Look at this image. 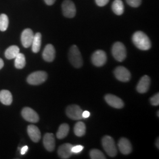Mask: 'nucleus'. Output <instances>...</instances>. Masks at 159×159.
<instances>
[{
	"mask_svg": "<svg viewBox=\"0 0 159 159\" xmlns=\"http://www.w3.org/2000/svg\"><path fill=\"white\" fill-rule=\"evenodd\" d=\"M102 145L104 150L110 157H115L117 153V150L113 139L109 136H105L102 139Z\"/></svg>",
	"mask_w": 159,
	"mask_h": 159,
	"instance_id": "7ed1b4c3",
	"label": "nucleus"
},
{
	"mask_svg": "<svg viewBox=\"0 0 159 159\" xmlns=\"http://www.w3.org/2000/svg\"><path fill=\"white\" fill-rule=\"evenodd\" d=\"M133 44L141 50H148L151 48V41L148 35L142 31H137L132 37Z\"/></svg>",
	"mask_w": 159,
	"mask_h": 159,
	"instance_id": "f257e3e1",
	"label": "nucleus"
},
{
	"mask_svg": "<svg viewBox=\"0 0 159 159\" xmlns=\"http://www.w3.org/2000/svg\"><path fill=\"white\" fill-rule=\"evenodd\" d=\"M85 131L86 127L85 124L82 121L77 122L74 126V133L77 136H83L85 134Z\"/></svg>",
	"mask_w": 159,
	"mask_h": 159,
	"instance_id": "b1692460",
	"label": "nucleus"
},
{
	"mask_svg": "<svg viewBox=\"0 0 159 159\" xmlns=\"http://www.w3.org/2000/svg\"><path fill=\"white\" fill-rule=\"evenodd\" d=\"M43 144L47 150L52 152L56 146L54 136L52 133H46L43 139Z\"/></svg>",
	"mask_w": 159,
	"mask_h": 159,
	"instance_id": "2eb2a0df",
	"label": "nucleus"
},
{
	"mask_svg": "<svg viewBox=\"0 0 159 159\" xmlns=\"http://www.w3.org/2000/svg\"><path fill=\"white\" fill-rule=\"evenodd\" d=\"M91 61L94 66L97 67H102L106 63V53L102 50H97L95 51L92 55Z\"/></svg>",
	"mask_w": 159,
	"mask_h": 159,
	"instance_id": "6e6552de",
	"label": "nucleus"
},
{
	"mask_svg": "<svg viewBox=\"0 0 159 159\" xmlns=\"http://www.w3.org/2000/svg\"><path fill=\"white\" fill-rule=\"evenodd\" d=\"M69 60L71 64L75 68H80L83 66V59L78 47L76 46H71L69 53Z\"/></svg>",
	"mask_w": 159,
	"mask_h": 159,
	"instance_id": "f03ea898",
	"label": "nucleus"
},
{
	"mask_svg": "<svg viewBox=\"0 0 159 159\" xmlns=\"http://www.w3.org/2000/svg\"><path fill=\"white\" fill-rule=\"evenodd\" d=\"M150 102L151 104L154 106H157L159 104V93H157L153 97H152L150 98Z\"/></svg>",
	"mask_w": 159,
	"mask_h": 159,
	"instance_id": "c85d7f7f",
	"label": "nucleus"
},
{
	"mask_svg": "<svg viewBox=\"0 0 159 159\" xmlns=\"http://www.w3.org/2000/svg\"><path fill=\"white\" fill-rule=\"evenodd\" d=\"M114 75L116 79L122 82H127L131 79L130 71L123 66L117 67L114 70Z\"/></svg>",
	"mask_w": 159,
	"mask_h": 159,
	"instance_id": "1a4fd4ad",
	"label": "nucleus"
},
{
	"mask_svg": "<svg viewBox=\"0 0 159 159\" xmlns=\"http://www.w3.org/2000/svg\"><path fill=\"white\" fill-rule=\"evenodd\" d=\"M62 11L65 17L73 18L76 14V8L74 2L70 0H65L62 4Z\"/></svg>",
	"mask_w": 159,
	"mask_h": 159,
	"instance_id": "0eeeda50",
	"label": "nucleus"
},
{
	"mask_svg": "<svg viewBox=\"0 0 159 159\" xmlns=\"http://www.w3.org/2000/svg\"><path fill=\"white\" fill-rule=\"evenodd\" d=\"M82 113V109L80 108V106L75 104L70 105L66 109L67 116L70 119L74 120H79L83 119Z\"/></svg>",
	"mask_w": 159,
	"mask_h": 159,
	"instance_id": "423d86ee",
	"label": "nucleus"
},
{
	"mask_svg": "<svg viewBox=\"0 0 159 159\" xmlns=\"http://www.w3.org/2000/svg\"><path fill=\"white\" fill-rule=\"evenodd\" d=\"M159 138H157V140H156V145L157 148H159Z\"/></svg>",
	"mask_w": 159,
	"mask_h": 159,
	"instance_id": "c9c22d12",
	"label": "nucleus"
},
{
	"mask_svg": "<svg viewBox=\"0 0 159 159\" xmlns=\"http://www.w3.org/2000/svg\"><path fill=\"white\" fill-rule=\"evenodd\" d=\"M70 127L67 124L61 125L57 132V137L58 139H63L68 135Z\"/></svg>",
	"mask_w": 159,
	"mask_h": 159,
	"instance_id": "5701e85b",
	"label": "nucleus"
},
{
	"mask_svg": "<svg viewBox=\"0 0 159 159\" xmlns=\"http://www.w3.org/2000/svg\"><path fill=\"white\" fill-rule=\"evenodd\" d=\"M4 64L3 60L1 58H0V70L4 67Z\"/></svg>",
	"mask_w": 159,
	"mask_h": 159,
	"instance_id": "f704fd0d",
	"label": "nucleus"
},
{
	"mask_svg": "<svg viewBox=\"0 0 159 159\" xmlns=\"http://www.w3.org/2000/svg\"><path fill=\"white\" fill-rule=\"evenodd\" d=\"M21 114L23 118L30 123H37L39 121V116L33 109L25 107L23 109Z\"/></svg>",
	"mask_w": 159,
	"mask_h": 159,
	"instance_id": "9d476101",
	"label": "nucleus"
},
{
	"mask_svg": "<svg viewBox=\"0 0 159 159\" xmlns=\"http://www.w3.org/2000/svg\"><path fill=\"white\" fill-rule=\"evenodd\" d=\"M73 146L70 143L64 144L58 148V154L61 159H69L73 153L71 151Z\"/></svg>",
	"mask_w": 159,
	"mask_h": 159,
	"instance_id": "ddd939ff",
	"label": "nucleus"
},
{
	"mask_svg": "<svg viewBox=\"0 0 159 159\" xmlns=\"http://www.w3.org/2000/svg\"><path fill=\"white\" fill-rule=\"evenodd\" d=\"M150 85V79L148 75H144L140 80L137 86V90L140 93H145L148 92Z\"/></svg>",
	"mask_w": 159,
	"mask_h": 159,
	"instance_id": "4468645a",
	"label": "nucleus"
},
{
	"mask_svg": "<svg viewBox=\"0 0 159 159\" xmlns=\"http://www.w3.org/2000/svg\"><path fill=\"white\" fill-rule=\"evenodd\" d=\"M20 53V48L17 46H10L8 47L5 52V56L7 59L11 60L15 58L17 55Z\"/></svg>",
	"mask_w": 159,
	"mask_h": 159,
	"instance_id": "4be33fe9",
	"label": "nucleus"
},
{
	"mask_svg": "<svg viewBox=\"0 0 159 159\" xmlns=\"http://www.w3.org/2000/svg\"><path fill=\"white\" fill-rule=\"evenodd\" d=\"M90 156L92 159H106V157L102 152L98 149H93L90 152Z\"/></svg>",
	"mask_w": 159,
	"mask_h": 159,
	"instance_id": "bb28decb",
	"label": "nucleus"
},
{
	"mask_svg": "<svg viewBox=\"0 0 159 159\" xmlns=\"http://www.w3.org/2000/svg\"><path fill=\"white\" fill-rule=\"evenodd\" d=\"M41 34L40 33H37L34 35V39L32 43V51L34 53H37L39 52L41 46Z\"/></svg>",
	"mask_w": 159,
	"mask_h": 159,
	"instance_id": "412c9836",
	"label": "nucleus"
},
{
	"mask_svg": "<svg viewBox=\"0 0 159 159\" xmlns=\"http://www.w3.org/2000/svg\"><path fill=\"white\" fill-rule=\"evenodd\" d=\"M27 133L33 142L34 143L39 142L41 139V133L37 126L33 125H29L27 127Z\"/></svg>",
	"mask_w": 159,
	"mask_h": 159,
	"instance_id": "a211bd4d",
	"label": "nucleus"
},
{
	"mask_svg": "<svg viewBox=\"0 0 159 159\" xmlns=\"http://www.w3.org/2000/svg\"><path fill=\"white\" fill-rule=\"evenodd\" d=\"M25 57L22 53H19L15 58V67L18 69H22L25 66Z\"/></svg>",
	"mask_w": 159,
	"mask_h": 159,
	"instance_id": "393cba45",
	"label": "nucleus"
},
{
	"mask_svg": "<svg viewBox=\"0 0 159 159\" xmlns=\"http://www.w3.org/2000/svg\"><path fill=\"white\" fill-rule=\"evenodd\" d=\"M44 1H45V2H46L47 5L51 6V5H52L55 2L56 0H44Z\"/></svg>",
	"mask_w": 159,
	"mask_h": 159,
	"instance_id": "72a5a7b5",
	"label": "nucleus"
},
{
	"mask_svg": "<svg viewBox=\"0 0 159 159\" xmlns=\"http://www.w3.org/2000/svg\"><path fill=\"white\" fill-rule=\"evenodd\" d=\"M33 31L30 29H25L21 34V40L22 44L25 48H29L31 46L34 39Z\"/></svg>",
	"mask_w": 159,
	"mask_h": 159,
	"instance_id": "9b49d317",
	"label": "nucleus"
},
{
	"mask_svg": "<svg viewBox=\"0 0 159 159\" xmlns=\"http://www.w3.org/2000/svg\"><path fill=\"white\" fill-rule=\"evenodd\" d=\"M83 148L84 147L83 146L77 145V146H73V148H71V151L73 153H79L83 150Z\"/></svg>",
	"mask_w": 159,
	"mask_h": 159,
	"instance_id": "c756f323",
	"label": "nucleus"
},
{
	"mask_svg": "<svg viewBox=\"0 0 159 159\" xmlns=\"http://www.w3.org/2000/svg\"><path fill=\"white\" fill-rule=\"evenodd\" d=\"M112 54L118 61H124L127 56V51L125 45L121 42L115 43L112 47Z\"/></svg>",
	"mask_w": 159,
	"mask_h": 159,
	"instance_id": "20e7f679",
	"label": "nucleus"
},
{
	"mask_svg": "<svg viewBox=\"0 0 159 159\" xmlns=\"http://www.w3.org/2000/svg\"><path fill=\"white\" fill-rule=\"evenodd\" d=\"M125 7L121 0H114L112 4L113 11L117 16H121L125 11Z\"/></svg>",
	"mask_w": 159,
	"mask_h": 159,
	"instance_id": "aec40b11",
	"label": "nucleus"
},
{
	"mask_svg": "<svg viewBox=\"0 0 159 159\" xmlns=\"http://www.w3.org/2000/svg\"><path fill=\"white\" fill-rule=\"evenodd\" d=\"M56 57V50L52 44H47L43 52V58L47 62H52Z\"/></svg>",
	"mask_w": 159,
	"mask_h": 159,
	"instance_id": "dca6fc26",
	"label": "nucleus"
},
{
	"mask_svg": "<svg viewBox=\"0 0 159 159\" xmlns=\"http://www.w3.org/2000/svg\"><path fill=\"white\" fill-rule=\"evenodd\" d=\"M157 116H158V117H159V111H157Z\"/></svg>",
	"mask_w": 159,
	"mask_h": 159,
	"instance_id": "e433bc0d",
	"label": "nucleus"
},
{
	"mask_svg": "<svg viewBox=\"0 0 159 159\" xmlns=\"http://www.w3.org/2000/svg\"><path fill=\"white\" fill-rule=\"evenodd\" d=\"M28 149H29V148H28V146H24V147H23L21 149V154L22 155H23V154H25V153L27 152Z\"/></svg>",
	"mask_w": 159,
	"mask_h": 159,
	"instance_id": "473e14b6",
	"label": "nucleus"
},
{
	"mask_svg": "<svg viewBox=\"0 0 159 159\" xmlns=\"http://www.w3.org/2000/svg\"><path fill=\"white\" fill-rule=\"evenodd\" d=\"M105 100L108 105L114 108H121L124 107V102L119 97L113 94H107L105 96Z\"/></svg>",
	"mask_w": 159,
	"mask_h": 159,
	"instance_id": "f8f14e48",
	"label": "nucleus"
},
{
	"mask_svg": "<svg viewBox=\"0 0 159 159\" xmlns=\"http://www.w3.org/2000/svg\"><path fill=\"white\" fill-rule=\"evenodd\" d=\"M127 4L132 7H138L140 6L142 0H126Z\"/></svg>",
	"mask_w": 159,
	"mask_h": 159,
	"instance_id": "cd10ccee",
	"label": "nucleus"
},
{
	"mask_svg": "<svg viewBox=\"0 0 159 159\" xmlns=\"http://www.w3.org/2000/svg\"><path fill=\"white\" fill-rule=\"evenodd\" d=\"M109 0H96V2L97 6H100V7H103L105 6L108 2Z\"/></svg>",
	"mask_w": 159,
	"mask_h": 159,
	"instance_id": "7c9ffc66",
	"label": "nucleus"
},
{
	"mask_svg": "<svg viewBox=\"0 0 159 159\" xmlns=\"http://www.w3.org/2000/svg\"><path fill=\"white\" fill-rule=\"evenodd\" d=\"M0 101L4 105H10L12 102L11 93L7 90H2L0 91Z\"/></svg>",
	"mask_w": 159,
	"mask_h": 159,
	"instance_id": "6ab92c4d",
	"label": "nucleus"
},
{
	"mask_svg": "<svg viewBox=\"0 0 159 159\" xmlns=\"http://www.w3.org/2000/svg\"><path fill=\"white\" fill-rule=\"evenodd\" d=\"M118 146L119 148L120 151L123 154H129L132 151V146L131 143L128 139L125 137L120 139L118 143Z\"/></svg>",
	"mask_w": 159,
	"mask_h": 159,
	"instance_id": "f3484780",
	"label": "nucleus"
},
{
	"mask_svg": "<svg viewBox=\"0 0 159 159\" xmlns=\"http://www.w3.org/2000/svg\"><path fill=\"white\" fill-rule=\"evenodd\" d=\"M90 116V113L89 111H83V113H82V116H83V118L84 119H86V118H88L89 117V116Z\"/></svg>",
	"mask_w": 159,
	"mask_h": 159,
	"instance_id": "2f4dec72",
	"label": "nucleus"
},
{
	"mask_svg": "<svg viewBox=\"0 0 159 159\" xmlns=\"http://www.w3.org/2000/svg\"><path fill=\"white\" fill-rule=\"evenodd\" d=\"M9 20L7 16L4 14L0 15V30L1 31H5L8 27Z\"/></svg>",
	"mask_w": 159,
	"mask_h": 159,
	"instance_id": "a878e982",
	"label": "nucleus"
},
{
	"mask_svg": "<svg viewBox=\"0 0 159 159\" xmlns=\"http://www.w3.org/2000/svg\"><path fill=\"white\" fill-rule=\"evenodd\" d=\"M47 76V74L45 71H38L30 74L27 80L31 85H39L46 81Z\"/></svg>",
	"mask_w": 159,
	"mask_h": 159,
	"instance_id": "39448f33",
	"label": "nucleus"
}]
</instances>
